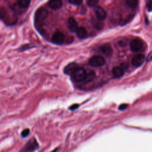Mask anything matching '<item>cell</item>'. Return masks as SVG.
Returning <instances> with one entry per match:
<instances>
[{"instance_id": "6da1fadb", "label": "cell", "mask_w": 152, "mask_h": 152, "mask_svg": "<svg viewBox=\"0 0 152 152\" xmlns=\"http://www.w3.org/2000/svg\"><path fill=\"white\" fill-rule=\"evenodd\" d=\"M86 74L87 73L84 68L77 66L72 72L71 76L74 81L81 82L84 80Z\"/></svg>"}, {"instance_id": "7a4b0ae2", "label": "cell", "mask_w": 152, "mask_h": 152, "mask_svg": "<svg viewBox=\"0 0 152 152\" xmlns=\"http://www.w3.org/2000/svg\"><path fill=\"white\" fill-rule=\"evenodd\" d=\"M105 63L104 58L101 56H94L88 61V64L93 67H99Z\"/></svg>"}, {"instance_id": "3957f363", "label": "cell", "mask_w": 152, "mask_h": 152, "mask_svg": "<svg viewBox=\"0 0 152 152\" xmlns=\"http://www.w3.org/2000/svg\"><path fill=\"white\" fill-rule=\"evenodd\" d=\"M47 16V10L44 8H40L36 11L34 15V18L37 22H42L46 19Z\"/></svg>"}, {"instance_id": "277c9868", "label": "cell", "mask_w": 152, "mask_h": 152, "mask_svg": "<svg viewBox=\"0 0 152 152\" xmlns=\"http://www.w3.org/2000/svg\"><path fill=\"white\" fill-rule=\"evenodd\" d=\"M65 40V36L64 34L60 31L55 32L52 37V42L53 43L57 45H61L64 43Z\"/></svg>"}, {"instance_id": "5b68a950", "label": "cell", "mask_w": 152, "mask_h": 152, "mask_svg": "<svg viewBox=\"0 0 152 152\" xmlns=\"http://www.w3.org/2000/svg\"><path fill=\"white\" fill-rule=\"evenodd\" d=\"M142 46H143L142 42L138 39H134L133 40L131 41L130 43L131 49L133 52H138L140 50L142 49Z\"/></svg>"}, {"instance_id": "8992f818", "label": "cell", "mask_w": 152, "mask_h": 152, "mask_svg": "<svg viewBox=\"0 0 152 152\" xmlns=\"http://www.w3.org/2000/svg\"><path fill=\"white\" fill-rule=\"evenodd\" d=\"M94 12H95L96 16L99 20L102 21L106 18V15H107L106 12L102 7H99V6L96 7L95 8Z\"/></svg>"}, {"instance_id": "52a82bcc", "label": "cell", "mask_w": 152, "mask_h": 152, "mask_svg": "<svg viewBox=\"0 0 152 152\" xmlns=\"http://www.w3.org/2000/svg\"><path fill=\"white\" fill-rule=\"evenodd\" d=\"M145 59V56L142 54H138L133 57L132 59V64L135 66H140L142 64Z\"/></svg>"}, {"instance_id": "ba28073f", "label": "cell", "mask_w": 152, "mask_h": 152, "mask_svg": "<svg viewBox=\"0 0 152 152\" xmlns=\"http://www.w3.org/2000/svg\"><path fill=\"white\" fill-rule=\"evenodd\" d=\"M67 26L69 30L71 32H75L78 29V24L73 17L69 18L67 23Z\"/></svg>"}, {"instance_id": "9c48e42d", "label": "cell", "mask_w": 152, "mask_h": 152, "mask_svg": "<svg viewBox=\"0 0 152 152\" xmlns=\"http://www.w3.org/2000/svg\"><path fill=\"white\" fill-rule=\"evenodd\" d=\"M48 5L53 10H58L62 7V4L61 0H50Z\"/></svg>"}, {"instance_id": "30bf717a", "label": "cell", "mask_w": 152, "mask_h": 152, "mask_svg": "<svg viewBox=\"0 0 152 152\" xmlns=\"http://www.w3.org/2000/svg\"><path fill=\"white\" fill-rule=\"evenodd\" d=\"M112 74L115 78H120L124 74V69L121 66L114 67L112 69Z\"/></svg>"}, {"instance_id": "8fae6325", "label": "cell", "mask_w": 152, "mask_h": 152, "mask_svg": "<svg viewBox=\"0 0 152 152\" xmlns=\"http://www.w3.org/2000/svg\"><path fill=\"white\" fill-rule=\"evenodd\" d=\"M101 50L106 56H110L112 53V48L109 44H105L101 48Z\"/></svg>"}, {"instance_id": "7c38bea8", "label": "cell", "mask_w": 152, "mask_h": 152, "mask_svg": "<svg viewBox=\"0 0 152 152\" xmlns=\"http://www.w3.org/2000/svg\"><path fill=\"white\" fill-rule=\"evenodd\" d=\"M77 35L80 39H84L87 36V30L84 27H80L77 30Z\"/></svg>"}, {"instance_id": "4fadbf2b", "label": "cell", "mask_w": 152, "mask_h": 152, "mask_svg": "<svg viewBox=\"0 0 152 152\" xmlns=\"http://www.w3.org/2000/svg\"><path fill=\"white\" fill-rule=\"evenodd\" d=\"M77 67V65L75 64L72 63V64H69V65H68L67 66H66V67L64 69V72L67 74H72V72H73V71Z\"/></svg>"}, {"instance_id": "5bb4252c", "label": "cell", "mask_w": 152, "mask_h": 152, "mask_svg": "<svg viewBox=\"0 0 152 152\" xmlns=\"http://www.w3.org/2000/svg\"><path fill=\"white\" fill-rule=\"evenodd\" d=\"M95 76H96L95 73L93 71H90V72L86 74V76L85 77V79H84V81L86 82V83L91 82L94 79Z\"/></svg>"}, {"instance_id": "9a60e30c", "label": "cell", "mask_w": 152, "mask_h": 152, "mask_svg": "<svg viewBox=\"0 0 152 152\" xmlns=\"http://www.w3.org/2000/svg\"><path fill=\"white\" fill-rule=\"evenodd\" d=\"M92 25L94 28L99 30L103 28V23L101 22L100 20H92Z\"/></svg>"}, {"instance_id": "2e32d148", "label": "cell", "mask_w": 152, "mask_h": 152, "mask_svg": "<svg viewBox=\"0 0 152 152\" xmlns=\"http://www.w3.org/2000/svg\"><path fill=\"white\" fill-rule=\"evenodd\" d=\"M126 3L129 7L135 8L138 6V0H126Z\"/></svg>"}, {"instance_id": "e0dca14e", "label": "cell", "mask_w": 152, "mask_h": 152, "mask_svg": "<svg viewBox=\"0 0 152 152\" xmlns=\"http://www.w3.org/2000/svg\"><path fill=\"white\" fill-rule=\"evenodd\" d=\"M30 3V0H18V4L21 8H27Z\"/></svg>"}, {"instance_id": "ac0fdd59", "label": "cell", "mask_w": 152, "mask_h": 152, "mask_svg": "<svg viewBox=\"0 0 152 152\" xmlns=\"http://www.w3.org/2000/svg\"><path fill=\"white\" fill-rule=\"evenodd\" d=\"M37 147V144L36 141H33L30 142L28 144L26 150H27V151H30L33 150L34 149L36 148Z\"/></svg>"}, {"instance_id": "d6986e66", "label": "cell", "mask_w": 152, "mask_h": 152, "mask_svg": "<svg viewBox=\"0 0 152 152\" xmlns=\"http://www.w3.org/2000/svg\"><path fill=\"white\" fill-rule=\"evenodd\" d=\"M87 4L90 7H95L99 2V0H86Z\"/></svg>"}, {"instance_id": "ffe728a7", "label": "cell", "mask_w": 152, "mask_h": 152, "mask_svg": "<svg viewBox=\"0 0 152 152\" xmlns=\"http://www.w3.org/2000/svg\"><path fill=\"white\" fill-rule=\"evenodd\" d=\"M146 7L148 11H152V1L151 0H147L146 1Z\"/></svg>"}, {"instance_id": "44dd1931", "label": "cell", "mask_w": 152, "mask_h": 152, "mask_svg": "<svg viewBox=\"0 0 152 152\" xmlns=\"http://www.w3.org/2000/svg\"><path fill=\"white\" fill-rule=\"evenodd\" d=\"M69 2L72 4L79 5L83 2V0H68Z\"/></svg>"}, {"instance_id": "7402d4cb", "label": "cell", "mask_w": 152, "mask_h": 152, "mask_svg": "<svg viewBox=\"0 0 152 152\" xmlns=\"http://www.w3.org/2000/svg\"><path fill=\"white\" fill-rule=\"evenodd\" d=\"M30 131H29V129H26L24 130L23 131V132H21V135L23 137H26L28 135V134H29Z\"/></svg>"}, {"instance_id": "603a6c76", "label": "cell", "mask_w": 152, "mask_h": 152, "mask_svg": "<svg viewBox=\"0 0 152 152\" xmlns=\"http://www.w3.org/2000/svg\"><path fill=\"white\" fill-rule=\"evenodd\" d=\"M127 106H128V104H122L119 106V108L120 110H124V109H126L127 107Z\"/></svg>"}, {"instance_id": "cb8c5ba5", "label": "cell", "mask_w": 152, "mask_h": 152, "mask_svg": "<svg viewBox=\"0 0 152 152\" xmlns=\"http://www.w3.org/2000/svg\"><path fill=\"white\" fill-rule=\"evenodd\" d=\"M121 66L125 70V69H126L128 68V65L127 63H123V64H121Z\"/></svg>"}, {"instance_id": "d4e9b609", "label": "cell", "mask_w": 152, "mask_h": 152, "mask_svg": "<svg viewBox=\"0 0 152 152\" xmlns=\"http://www.w3.org/2000/svg\"><path fill=\"white\" fill-rule=\"evenodd\" d=\"M28 48H30V45H24V46H22L21 48V50H25V49H28Z\"/></svg>"}, {"instance_id": "484cf974", "label": "cell", "mask_w": 152, "mask_h": 152, "mask_svg": "<svg viewBox=\"0 0 152 152\" xmlns=\"http://www.w3.org/2000/svg\"><path fill=\"white\" fill-rule=\"evenodd\" d=\"M77 106H78V105H77V104H75V105H74V106H71L70 109H75V108H77Z\"/></svg>"}]
</instances>
